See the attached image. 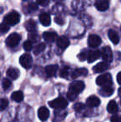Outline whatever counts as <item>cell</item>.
<instances>
[{
  "label": "cell",
  "mask_w": 121,
  "mask_h": 122,
  "mask_svg": "<svg viewBox=\"0 0 121 122\" xmlns=\"http://www.w3.org/2000/svg\"><path fill=\"white\" fill-rule=\"evenodd\" d=\"M20 18H21V16H20V14L18 12L12 11L4 17L3 23H7L9 26H13L18 23V22L20 21Z\"/></svg>",
  "instance_id": "cell-1"
},
{
  "label": "cell",
  "mask_w": 121,
  "mask_h": 122,
  "mask_svg": "<svg viewBox=\"0 0 121 122\" xmlns=\"http://www.w3.org/2000/svg\"><path fill=\"white\" fill-rule=\"evenodd\" d=\"M67 101L64 97H58L49 102V106L57 110H64L67 106Z\"/></svg>",
  "instance_id": "cell-2"
},
{
  "label": "cell",
  "mask_w": 121,
  "mask_h": 122,
  "mask_svg": "<svg viewBox=\"0 0 121 122\" xmlns=\"http://www.w3.org/2000/svg\"><path fill=\"white\" fill-rule=\"evenodd\" d=\"M96 84L100 86H112V77L110 73L102 74L96 78Z\"/></svg>",
  "instance_id": "cell-3"
},
{
  "label": "cell",
  "mask_w": 121,
  "mask_h": 122,
  "mask_svg": "<svg viewBox=\"0 0 121 122\" xmlns=\"http://www.w3.org/2000/svg\"><path fill=\"white\" fill-rule=\"evenodd\" d=\"M21 35L17 32H13V33L10 34L8 37V38L6 39V44L8 47H14L19 43V42L21 41Z\"/></svg>",
  "instance_id": "cell-4"
},
{
  "label": "cell",
  "mask_w": 121,
  "mask_h": 122,
  "mask_svg": "<svg viewBox=\"0 0 121 122\" xmlns=\"http://www.w3.org/2000/svg\"><path fill=\"white\" fill-rule=\"evenodd\" d=\"M19 62L22 65V66L24 67L25 69H29L32 66V56L30 54H28V53L23 54L19 58Z\"/></svg>",
  "instance_id": "cell-5"
},
{
  "label": "cell",
  "mask_w": 121,
  "mask_h": 122,
  "mask_svg": "<svg viewBox=\"0 0 121 122\" xmlns=\"http://www.w3.org/2000/svg\"><path fill=\"white\" fill-rule=\"evenodd\" d=\"M101 56L103 60L106 62H111L113 61V53L110 47H103L101 51Z\"/></svg>",
  "instance_id": "cell-6"
},
{
  "label": "cell",
  "mask_w": 121,
  "mask_h": 122,
  "mask_svg": "<svg viewBox=\"0 0 121 122\" xmlns=\"http://www.w3.org/2000/svg\"><path fill=\"white\" fill-rule=\"evenodd\" d=\"M101 43V38L95 34H91L88 37V45L90 47H97Z\"/></svg>",
  "instance_id": "cell-7"
},
{
  "label": "cell",
  "mask_w": 121,
  "mask_h": 122,
  "mask_svg": "<svg viewBox=\"0 0 121 122\" xmlns=\"http://www.w3.org/2000/svg\"><path fill=\"white\" fill-rule=\"evenodd\" d=\"M85 88V84L81 81H76L72 82V83L70 85V88L73 90L74 92H76L77 94L81 93Z\"/></svg>",
  "instance_id": "cell-8"
},
{
  "label": "cell",
  "mask_w": 121,
  "mask_h": 122,
  "mask_svg": "<svg viewBox=\"0 0 121 122\" xmlns=\"http://www.w3.org/2000/svg\"><path fill=\"white\" fill-rule=\"evenodd\" d=\"M37 115H38V118L41 121H45L48 119L49 116H50V112H49V110L47 107L42 106V107L39 108Z\"/></svg>",
  "instance_id": "cell-9"
},
{
  "label": "cell",
  "mask_w": 121,
  "mask_h": 122,
  "mask_svg": "<svg viewBox=\"0 0 121 122\" xmlns=\"http://www.w3.org/2000/svg\"><path fill=\"white\" fill-rule=\"evenodd\" d=\"M95 8L99 10V11H106L109 8L110 6V3H109L108 0H98V1L95 3Z\"/></svg>",
  "instance_id": "cell-10"
},
{
  "label": "cell",
  "mask_w": 121,
  "mask_h": 122,
  "mask_svg": "<svg viewBox=\"0 0 121 122\" xmlns=\"http://www.w3.org/2000/svg\"><path fill=\"white\" fill-rule=\"evenodd\" d=\"M100 56H101V52L99 50H92V51H90L89 53H88V57H87L88 62L91 63L93 61H96L97 59L100 58Z\"/></svg>",
  "instance_id": "cell-11"
},
{
  "label": "cell",
  "mask_w": 121,
  "mask_h": 122,
  "mask_svg": "<svg viewBox=\"0 0 121 122\" xmlns=\"http://www.w3.org/2000/svg\"><path fill=\"white\" fill-rule=\"evenodd\" d=\"M108 68H109V62L103 61V62H100L97 65H95L93 67V71L95 73H100L106 71Z\"/></svg>",
  "instance_id": "cell-12"
},
{
  "label": "cell",
  "mask_w": 121,
  "mask_h": 122,
  "mask_svg": "<svg viewBox=\"0 0 121 122\" xmlns=\"http://www.w3.org/2000/svg\"><path fill=\"white\" fill-rule=\"evenodd\" d=\"M57 46H58V47L64 50L70 45V41L68 40L67 37H64V36H61V37L57 38Z\"/></svg>",
  "instance_id": "cell-13"
},
{
  "label": "cell",
  "mask_w": 121,
  "mask_h": 122,
  "mask_svg": "<svg viewBox=\"0 0 121 122\" xmlns=\"http://www.w3.org/2000/svg\"><path fill=\"white\" fill-rule=\"evenodd\" d=\"M100 104V101L95 96H91L86 100V105L90 107H97Z\"/></svg>",
  "instance_id": "cell-14"
},
{
  "label": "cell",
  "mask_w": 121,
  "mask_h": 122,
  "mask_svg": "<svg viewBox=\"0 0 121 122\" xmlns=\"http://www.w3.org/2000/svg\"><path fill=\"white\" fill-rule=\"evenodd\" d=\"M58 71V66L57 65H49L46 66L45 71L48 77H52L57 74V71Z\"/></svg>",
  "instance_id": "cell-15"
},
{
  "label": "cell",
  "mask_w": 121,
  "mask_h": 122,
  "mask_svg": "<svg viewBox=\"0 0 121 122\" xmlns=\"http://www.w3.org/2000/svg\"><path fill=\"white\" fill-rule=\"evenodd\" d=\"M43 38L48 42H52L57 39V35L54 32H46L43 33Z\"/></svg>",
  "instance_id": "cell-16"
},
{
  "label": "cell",
  "mask_w": 121,
  "mask_h": 122,
  "mask_svg": "<svg viewBox=\"0 0 121 122\" xmlns=\"http://www.w3.org/2000/svg\"><path fill=\"white\" fill-rule=\"evenodd\" d=\"M39 20H40V23H42L43 26H49L51 24V17L48 13H43L39 16Z\"/></svg>",
  "instance_id": "cell-17"
},
{
  "label": "cell",
  "mask_w": 121,
  "mask_h": 122,
  "mask_svg": "<svg viewBox=\"0 0 121 122\" xmlns=\"http://www.w3.org/2000/svg\"><path fill=\"white\" fill-rule=\"evenodd\" d=\"M114 93V89L112 88V86H102L100 91V94L103 97H110Z\"/></svg>",
  "instance_id": "cell-18"
},
{
  "label": "cell",
  "mask_w": 121,
  "mask_h": 122,
  "mask_svg": "<svg viewBox=\"0 0 121 122\" xmlns=\"http://www.w3.org/2000/svg\"><path fill=\"white\" fill-rule=\"evenodd\" d=\"M108 37L110 38V40L113 42V44H118L119 42H120V37H119L117 32H115V30H109L108 32Z\"/></svg>",
  "instance_id": "cell-19"
},
{
  "label": "cell",
  "mask_w": 121,
  "mask_h": 122,
  "mask_svg": "<svg viewBox=\"0 0 121 122\" xmlns=\"http://www.w3.org/2000/svg\"><path fill=\"white\" fill-rule=\"evenodd\" d=\"M24 26H25V28L30 32H35L36 29H37V23L32 19H29L28 21H27L26 23H25Z\"/></svg>",
  "instance_id": "cell-20"
},
{
  "label": "cell",
  "mask_w": 121,
  "mask_h": 122,
  "mask_svg": "<svg viewBox=\"0 0 121 122\" xmlns=\"http://www.w3.org/2000/svg\"><path fill=\"white\" fill-rule=\"evenodd\" d=\"M7 76L11 79H13V80H16L19 76V71L17 68H8V71H7Z\"/></svg>",
  "instance_id": "cell-21"
},
{
  "label": "cell",
  "mask_w": 121,
  "mask_h": 122,
  "mask_svg": "<svg viewBox=\"0 0 121 122\" xmlns=\"http://www.w3.org/2000/svg\"><path fill=\"white\" fill-rule=\"evenodd\" d=\"M107 110H108V112L110 114L116 113L118 111V106H117L116 102L115 101H110L107 106Z\"/></svg>",
  "instance_id": "cell-22"
},
{
  "label": "cell",
  "mask_w": 121,
  "mask_h": 122,
  "mask_svg": "<svg viewBox=\"0 0 121 122\" xmlns=\"http://www.w3.org/2000/svg\"><path fill=\"white\" fill-rule=\"evenodd\" d=\"M11 97H12V99L14 101H16V102H20V101H22L23 100L24 96H23V93L21 91H18V92H13V93L12 94Z\"/></svg>",
  "instance_id": "cell-23"
},
{
  "label": "cell",
  "mask_w": 121,
  "mask_h": 122,
  "mask_svg": "<svg viewBox=\"0 0 121 122\" xmlns=\"http://www.w3.org/2000/svg\"><path fill=\"white\" fill-rule=\"evenodd\" d=\"M87 73H88L87 69H86V68H80V69L75 70V71L72 72L71 76H72V78H76V77H78L79 76L87 75Z\"/></svg>",
  "instance_id": "cell-24"
},
{
  "label": "cell",
  "mask_w": 121,
  "mask_h": 122,
  "mask_svg": "<svg viewBox=\"0 0 121 122\" xmlns=\"http://www.w3.org/2000/svg\"><path fill=\"white\" fill-rule=\"evenodd\" d=\"M45 48H46L45 43H39V44H37L35 47H34L33 53L35 55H38V54H40L41 52H42V51L45 50Z\"/></svg>",
  "instance_id": "cell-25"
},
{
  "label": "cell",
  "mask_w": 121,
  "mask_h": 122,
  "mask_svg": "<svg viewBox=\"0 0 121 122\" xmlns=\"http://www.w3.org/2000/svg\"><path fill=\"white\" fill-rule=\"evenodd\" d=\"M78 94L76 93V92H74L73 90H71V89H69V91H68L67 92V97L69 98L70 101H73V100H75L77 97Z\"/></svg>",
  "instance_id": "cell-26"
},
{
  "label": "cell",
  "mask_w": 121,
  "mask_h": 122,
  "mask_svg": "<svg viewBox=\"0 0 121 122\" xmlns=\"http://www.w3.org/2000/svg\"><path fill=\"white\" fill-rule=\"evenodd\" d=\"M11 85H12L11 81H10L8 79L4 78L3 80V83H2V86H3V88L4 89V90H8V89H9L10 86H11Z\"/></svg>",
  "instance_id": "cell-27"
},
{
  "label": "cell",
  "mask_w": 121,
  "mask_h": 122,
  "mask_svg": "<svg viewBox=\"0 0 121 122\" xmlns=\"http://www.w3.org/2000/svg\"><path fill=\"white\" fill-rule=\"evenodd\" d=\"M60 75L63 78H66V77L68 76V75H69V67H68V66H64V67L61 70Z\"/></svg>",
  "instance_id": "cell-28"
},
{
  "label": "cell",
  "mask_w": 121,
  "mask_h": 122,
  "mask_svg": "<svg viewBox=\"0 0 121 122\" xmlns=\"http://www.w3.org/2000/svg\"><path fill=\"white\" fill-rule=\"evenodd\" d=\"M88 53H89V51H87L86 50H83V51L80 53L78 57H79V59L81 60V61H85V60L88 57Z\"/></svg>",
  "instance_id": "cell-29"
},
{
  "label": "cell",
  "mask_w": 121,
  "mask_h": 122,
  "mask_svg": "<svg viewBox=\"0 0 121 122\" xmlns=\"http://www.w3.org/2000/svg\"><path fill=\"white\" fill-rule=\"evenodd\" d=\"M23 48H24L25 51H29L32 50V42L29 40V41H26V42L23 43Z\"/></svg>",
  "instance_id": "cell-30"
},
{
  "label": "cell",
  "mask_w": 121,
  "mask_h": 122,
  "mask_svg": "<svg viewBox=\"0 0 121 122\" xmlns=\"http://www.w3.org/2000/svg\"><path fill=\"white\" fill-rule=\"evenodd\" d=\"M37 9V5L35 3H29V4L27 6V11L28 12H33L35 10Z\"/></svg>",
  "instance_id": "cell-31"
},
{
  "label": "cell",
  "mask_w": 121,
  "mask_h": 122,
  "mask_svg": "<svg viewBox=\"0 0 121 122\" xmlns=\"http://www.w3.org/2000/svg\"><path fill=\"white\" fill-rule=\"evenodd\" d=\"M8 106V101L7 99H2L1 102H0V108H1V111H3L7 106Z\"/></svg>",
  "instance_id": "cell-32"
},
{
  "label": "cell",
  "mask_w": 121,
  "mask_h": 122,
  "mask_svg": "<svg viewBox=\"0 0 121 122\" xmlns=\"http://www.w3.org/2000/svg\"><path fill=\"white\" fill-rule=\"evenodd\" d=\"M8 26L9 25H8L5 23H2L1 26H0V30H1L2 33H5V32H7L8 30H9V27H8Z\"/></svg>",
  "instance_id": "cell-33"
},
{
  "label": "cell",
  "mask_w": 121,
  "mask_h": 122,
  "mask_svg": "<svg viewBox=\"0 0 121 122\" xmlns=\"http://www.w3.org/2000/svg\"><path fill=\"white\" fill-rule=\"evenodd\" d=\"M85 108V105L82 104V103H76L74 106V109L76 110V111H82Z\"/></svg>",
  "instance_id": "cell-34"
},
{
  "label": "cell",
  "mask_w": 121,
  "mask_h": 122,
  "mask_svg": "<svg viewBox=\"0 0 121 122\" xmlns=\"http://www.w3.org/2000/svg\"><path fill=\"white\" fill-rule=\"evenodd\" d=\"M28 37H29V40L31 42H36L37 39V35L35 33V32H34V33L33 32H31Z\"/></svg>",
  "instance_id": "cell-35"
},
{
  "label": "cell",
  "mask_w": 121,
  "mask_h": 122,
  "mask_svg": "<svg viewBox=\"0 0 121 122\" xmlns=\"http://www.w3.org/2000/svg\"><path fill=\"white\" fill-rule=\"evenodd\" d=\"M37 3L41 6H47L49 3V0H37Z\"/></svg>",
  "instance_id": "cell-36"
},
{
  "label": "cell",
  "mask_w": 121,
  "mask_h": 122,
  "mask_svg": "<svg viewBox=\"0 0 121 122\" xmlns=\"http://www.w3.org/2000/svg\"><path fill=\"white\" fill-rule=\"evenodd\" d=\"M110 121H111V122H121V116H114L111 117Z\"/></svg>",
  "instance_id": "cell-37"
},
{
  "label": "cell",
  "mask_w": 121,
  "mask_h": 122,
  "mask_svg": "<svg viewBox=\"0 0 121 122\" xmlns=\"http://www.w3.org/2000/svg\"><path fill=\"white\" fill-rule=\"evenodd\" d=\"M55 22L57 23V24H60V25H62L63 23H64V21H63L62 18H58V17H57V18H55Z\"/></svg>",
  "instance_id": "cell-38"
},
{
  "label": "cell",
  "mask_w": 121,
  "mask_h": 122,
  "mask_svg": "<svg viewBox=\"0 0 121 122\" xmlns=\"http://www.w3.org/2000/svg\"><path fill=\"white\" fill-rule=\"evenodd\" d=\"M117 81H118L119 84L121 85V72H120L117 75Z\"/></svg>",
  "instance_id": "cell-39"
},
{
  "label": "cell",
  "mask_w": 121,
  "mask_h": 122,
  "mask_svg": "<svg viewBox=\"0 0 121 122\" xmlns=\"http://www.w3.org/2000/svg\"><path fill=\"white\" fill-rule=\"evenodd\" d=\"M119 95H120V97H121V87L119 89Z\"/></svg>",
  "instance_id": "cell-40"
}]
</instances>
